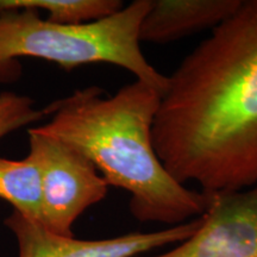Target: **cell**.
Returning <instances> with one entry per match:
<instances>
[{"label": "cell", "mask_w": 257, "mask_h": 257, "mask_svg": "<svg viewBox=\"0 0 257 257\" xmlns=\"http://www.w3.org/2000/svg\"><path fill=\"white\" fill-rule=\"evenodd\" d=\"M44 108H36L34 99L14 92L0 93V140L19 128L46 117Z\"/></svg>", "instance_id": "10"}, {"label": "cell", "mask_w": 257, "mask_h": 257, "mask_svg": "<svg viewBox=\"0 0 257 257\" xmlns=\"http://www.w3.org/2000/svg\"><path fill=\"white\" fill-rule=\"evenodd\" d=\"M242 0H150L140 28V41L167 44L226 21Z\"/></svg>", "instance_id": "7"}, {"label": "cell", "mask_w": 257, "mask_h": 257, "mask_svg": "<svg viewBox=\"0 0 257 257\" xmlns=\"http://www.w3.org/2000/svg\"><path fill=\"white\" fill-rule=\"evenodd\" d=\"M200 221L201 218L198 217L154 232H131L94 240L55 234L17 211L12 212L4 224L17 240L18 257H140L144 252L187 239Z\"/></svg>", "instance_id": "5"}, {"label": "cell", "mask_w": 257, "mask_h": 257, "mask_svg": "<svg viewBox=\"0 0 257 257\" xmlns=\"http://www.w3.org/2000/svg\"><path fill=\"white\" fill-rule=\"evenodd\" d=\"M200 218L187 239L147 257H257V185L212 194Z\"/></svg>", "instance_id": "6"}, {"label": "cell", "mask_w": 257, "mask_h": 257, "mask_svg": "<svg viewBox=\"0 0 257 257\" xmlns=\"http://www.w3.org/2000/svg\"><path fill=\"white\" fill-rule=\"evenodd\" d=\"M167 78L153 142L169 174L207 195L256 186L257 0H242Z\"/></svg>", "instance_id": "1"}, {"label": "cell", "mask_w": 257, "mask_h": 257, "mask_svg": "<svg viewBox=\"0 0 257 257\" xmlns=\"http://www.w3.org/2000/svg\"><path fill=\"white\" fill-rule=\"evenodd\" d=\"M124 6L120 0H0V12L43 10L54 24L78 25L110 17Z\"/></svg>", "instance_id": "9"}, {"label": "cell", "mask_w": 257, "mask_h": 257, "mask_svg": "<svg viewBox=\"0 0 257 257\" xmlns=\"http://www.w3.org/2000/svg\"><path fill=\"white\" fill-rule=\"evenodd\" d=\"M160 96L140 80L113 95L98 86L75 89L44 107L49 121L32 128L75 148L110 187L127 192L137 220L175 226L204 214L211 195L176 181L157 156L153 124Z\"/></svg>", "instance_id": "2"}, {"label": "cell", "mask_w": 257, "mask_h": 257, "mask_svg": "<svg viewBox=\"0 0 257 257\" xmlns=\"http://www.w3.org/2000/svg\"><path fill=\"white\" fill-rule=\"evenodd\" d=\"M0 199L10 202L22 216L41 224V170L31 154L21 161L0 157Z\"/></svg>", "instance_id": "8"}, {"label": "cell", "mask_w": 257, "mask_h": 257, "mask_svg": "<svg viewBox=\"0 0 257 257\" xmlns=\"http://www.w3.org/2000/svg\"><path fill=\"white\" fill-rule=\"evenodd\" d=\"M150 0H134L110 17L78 25L54 24L37 10L0 12V82H14L21 75V57L56 63L72 72L83 64L108 63L120 67L160 95L168 85L144 56L140 28Z\"/></svg>", "instance_id": "3"}, {"label": "cell", "mask_w": 257, "mask_h": 257, "mask_svg": "<svg viewBox=\"0 0 257 257\" xmlns=\"http://www.w3.org/2000/svg\"><path fill=\"white\" fill-rule=\"evenodd\" d=\"M29 154L42 181L41 224L50 232L73 237V225L87 208L104 200L110 186L87 157L69 144L29 128Z\"/></svg>", "instance_id": "4"}]
</instances>
